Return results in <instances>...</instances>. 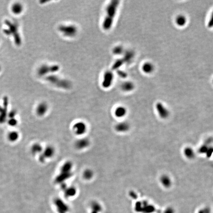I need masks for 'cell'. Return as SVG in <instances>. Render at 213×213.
Listing matches in <instances>:
<instances>
[{"mask_svg":"<svg viewBox=\"0 0 213 213\" xmlns=\"http://www.w3.org/2000/svg\"><path fill=\"white\" fill-rule=\"evenodd\" d=\"M55 149L52 146H48L44 150L41 158V161L44 162L46 159L52 158L55 154Z\"/></svg>","mask_w":213,"mask_h":213,"instance_id":"obj_10","label":"cell"},{"mask_svg":"<svg viewBox=\"0 0 213 213\" xmlns=\"http://www.w3.org/2000/svg\"><path fill=\"white\" fill-rule=\"evenodd\" d=\"M1 67L0 66V72H1Z\"/></svg>","mask_w":213,"mask_h":213,"instance_id":"obj_26","label":"cell"},{"mask_svg":"<svg viewBox=\"0 0 213 213\" xmlns=\"http://www.w3.org/2000/svg\"><path fill=\"white\" fill-rule=\"evenodd\" d=\"M120 3L119 1L113 0L107 5L105 10V15L102 23V27L104 30H110L112 28Z\"/></svg>","mask_w":213,"mask_h":213,"instance_id":"obj_1","label":"cell"},{"mask_svg":"<svg viewBox=\"0 0 213 213\" xmlns=\"http://www.w3.org/2000/svg\"><path fill=\"white\" fill-rule=\"evenodd\" d=\"M90 144V140L87 138H81L77 139L75 143V148L78 150H83L87 148Z\"/></svg>","mask_w":213,"mask_h":213,"instance_id":"obj_9","label":"cell"},{"mask_svg":"<svg viewBox=\"0 0 213 213\" xmlns=\"http://www.w3.org/2000/svg\"><path fill=\"white\" fill-rule=\"evenodd\" d=\"M31 150L32 151L33 153L37 154L42 152L43 148L41 145L38 144H36L33 146L32 148L31 149Z\"/></svg>","mask_w":213,"mask_h":213,"instance_id":"obj_22","label":"cell"},{"mask_svg":"<svg viewBox=\"0 0 213 213\" xmlns=\"http://www.w3.org/2000/svg\"><path fill=\"white\" fill-rule=\"evenodd\" d=\"M183 153L184 155L188 159H192L194 158L195 153L193 150L190 147H187L184 149Z\"/></svg>","mask_w":213,"mask_h":213,"instance_id":"obj_20","label":"cell"},{"mask_svg":"<svg viewBox=\"0 0 213 213\" xmlns=\"http://www.w3.org/2000/svg\"><path fill=\"white\" fill-rule=\"evenodd\" d=\"M160 182L161 184L166 188L170 187L172 184V181L170 178L166 175H163L160 177Z\"/></svg>","mask_w":213,"mask_h":213,"instance_id":"obj_17","label":"cell"},{"mask_svg":"<svg viewBox=\"0 0 213 213\" xmlns=\"http://www.w3.org/2000/svg\"><path fill=\"white\" fill-rule=\"evenodd\" d=\"M123 51H124L123 48L121 46H116L114 47V48L113 49V54L117 55H121L123 53Z\"/></svg>","mask_w":213,"mask_h":213,"instance_id":"obj_23","label":"cell"},{"mask_svg":"<svg viewBox=\"0 0 213 213\" xmlns=\"http://www.w3.org/2000/svg\"><path fill=\"white\" fill-rule=\"evenodd\" d=\"M127 114V110L123 106L118 107L115 110L114 115L117 118H123Z\"/></svg>","mask_w":213,"mask_h":213,"instance_id":"obj_15","label":"cell"},{"mask_svg":"<svg viewBox=\"0 0 213 213\" xmlns=\"http://www.w3.org/2000/svg\"><path fill=\"white\" fill-rule=\"evenodd\" d=\"M45 79L47 82L62 89L68 90L72 87V83L69 80L61 78L54 74L45 76Z\"/></svg>","mask_w":213,"mask_h":213,"instance_id":"obj_2","label":"cell"},{"mask_svg":"<svg viewBox=\"0 0 213 213\" xmlns=\"http://www.w3.org/2000/svg\"><path fill=\"white\" fill-rule=\"evenodd\" d=\"M134 84L130 81H125L122 83L121 88L124 91H130L134 88Z\"/></svg>","mask_w":213,"mask_h":213,"instance_id":"obj_19","label":"cell"},{"mask_svg":"<svg viewBox=\"0 0 213 213\" xmlns=\"http://www.w3.org/2000/svg\"><path fill=\"white\" fill-rule=\"evenodd\" d=\"M94 173L93 171L91 169H85L82 173V177L86 181H90L93 178Z\"/></svg>","mask_w":213,"mask_h":213,"instance_id":"obj_18","label":"cell"},{"mask_svg":"<svg viewBox=\"0 0 213 213\" xmlns=\"http://www.w3.org/2000/svg\"><path fill=\"white\" fill-rule=\"evenodd\" d=\"M23 6L20 3L16 2L13 4L11 7V11L15 15H19L23 11Z\"/></svg>","mask_w":213,"mask_h":213,"instance_id":"obj_13","label":"cell"},{"mask_svg":"<svg viewBox=\"0 0 213 213\" xmlns=\"http://www.w3.org/2000/svg\"><path fill=\"white\" fill-rule=\"evenodd\" d=\"M156 109L158 115L161 118L165 119L169 116L168 111L162 105L158 104L156 105Z\"/></svg>","mask_w":213,"mask_h":213,"instance_id":"obj_14","label":"cell"},{"mask_svg":"<svg viewBox=\"0 0 213 213\" xmlns=\"http://www.w3.org/2000/svg\"><path fill=\"white\" fill-rule=\"evenodd\" d=\"M177 23L179 24H180L181 25H182L183 24H184L185 20H184V18L183 17V16L182 17H179L177 18Z\"/></svg>","mask_w":213,"mask_h":213,"instance_id":"obj_24","label":"cell"},{"mask_svg":"<svg viewBox=\"0 0 213 213\" xmlns=\"http://www.w3.org/2000/svg\"><path fill=\"white\" fill-rule=\"evenodd\" d=\"M72 130L76 135L81 136L86 133L87 126L84 122L81 121L76 122L73 125Z\"/></svg>","mask_w":213,"mask_h":213,"instance_id":"obj_7","label":"cell"},{"mask_svg":"<svg viewBox=\"0 0 213 213\" xmlns=\"http://www.w3.org/2000/svg\"><path fill=\"white\" fill-rule=\"evenodd\" d=\"M48 105L45 102H43L38 104L36 108V113L40 117L44 116L48 111Z\"/></svg>","mask_w":213,"mask_h":213,"instance_id":"obj_11","label":"cell"},{"mask_svg":"<svg viewBox=\"0 0 213 213\" xmlns=\"http://www.w3.org/2000/svg\"><path fill=\"white\" fill-rule=\"evenodd\" d=\"M60 70V66L57 64L47 65L41 66L37 71L38 75L40 76H46L53 75Z\"/></svg>","mask_w":213,"mask_h":213,"instance_id":"obj_5","label":"cell"},{"mask_svg":"<svg viewBox=\"0 0 213 213\" xmlns=\"http://www.w3.org/2000/svg\"><path fill=\"white\" fill-rule=\"evenodd\" d=\"M124 61L122 58H120L114 62L112 66V70H118V69L124 64Z\"/></svg>","mask_w":213,"mask_h":213,"instance_id":"obj_21","label":"cell"},{"mask_svg":"<svg viewBox=\"0 0 213 213\" xmlns=\"http://www.w3.org/2000/svg\"><path fill=\"white\" fill-rule=\"evenodd\" d=\"M58 29L64 37L70 38L75 37L78 32L77 27L74 24H62L58 27Z\"/></svg>","mask_w":213,"mask_h":213,"instance_id":"obj_6","label":"cell"},{"mask_svg":"<svg viewBox=\"0 0 213 213\" xmlns=\"http://www.w3.org/2000/svg\"><path fill=\"white\" fill-rule=\"evenodd\" d=\"M76 193V188L73 186L66 187L64 189V194L67 198L74 196Z\"/></svg>","mask_w":213,"mask_h":213,"instance_id":"obj_16","label":"cell"},{"mask_svg":"<svg viewBox=\"0 0 213 213\" xmlns=\"http://www.w3.org/2000/svg\"><path fill=\"white\" fill-rule=\"evenodd\" d=\"M73 167V163L70 161H67L62 165L59 175L56 178V181L58 183L64 182L66 180L69 179L72 174Z\"/></svg>","mask_w":213,"mask_h":213,"instance_id":"obj_3","label":"cell"},{"mask_svg":"<svg viewBox=\"0 0 213 213\" xmlns=\"http://www.w3.org/2000/svg\"><path fill=\"white\" fill-rule=\"evenodd\" d=\"M130 129V125L127 122H121L118 123L115 126V130L119 133H125Z\"/></svg>","mask_w":213,"mask_h":213,"instance_id":"obj_12","label":"cell"},{"mask_svg":"<svg viewBox=\"0 0 213 213\" xmlns=\"http://www.w3.org/2000/svg\"><path fill=\"white\" fill-rule=\"evenodd\" d=\"M117 74H118V75L119 76H121V77H122V78L125 77H126V76H127L125 72H124L123 71H122L121 70H117Z\"/></svg>","mask_w":213,"mask_h":213,"instance_id":"obj_25","label":"cell"},{"mask_svg":"<svg viewBox=\"0 0 213 213\" xmlns=\"http://www.w3.org/2000/svg\"><path fill=\"white\" fill-rule=\"evenodd\" d=\"M114 80V75L112 70L106 71L103 76L102 85L104 88H110L113 83Z\"/></svg>","mask_w":213,"mask_h":213,"instance_id":"obj_8","label":"cell"},{"mask_svg":"<svg viewBox=\"0 0 213 213\" xmlns=\"http://www.w3.org/2000/svg\"><path fill=\"white\" fill-rule=\"evenodd\" d=\"M6 24L9 27L8 29L4 30L5 33L8 35L12 34L14 36L15 44L17 46H20L21 44V39L20 35L18 31V26L15 23H12L10 21H6Z\"/></svg>","mask_w":213,"mask_h":213,"instance_id":"obj_4","label":"cell"}]
</instances>
